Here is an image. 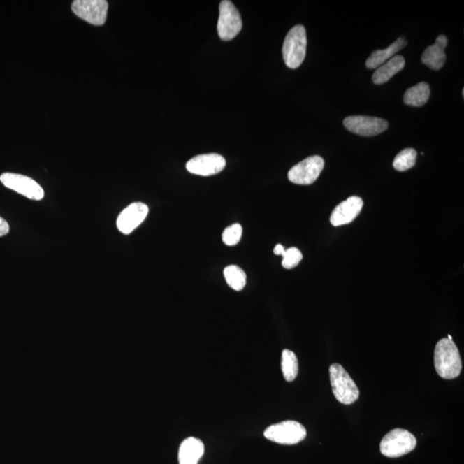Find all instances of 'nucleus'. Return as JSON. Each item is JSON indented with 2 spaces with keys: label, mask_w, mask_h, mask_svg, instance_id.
Masks as SVG:
<instances>
[{
  "label": "nucleus",
  "mask_w": 464,
  "mask_h": 464,
  "mask_svg": "<svg viewBox=\"0 0 464 464\" xmlns=\"http://www.w3.org/2000/svg\"><path fill=\"white\" fill-rule=\"evenodd\" d=\"M282 369L283 376L287 382L296 379L298 373V361L293 351L288 349L282 351Z\"/></svg>",
  "instance_id": "aec40b11"
},
{
  "label": "nucleus",
  "mask_w": 464,
  "mask_h": 464,
  "mask_svg": "<svg viewBox=\"0 0 464 464\" xmlns=\"http://www.w3.org/2000/svg\"><path fill=\"white\" fill-rule=\"evenodd\" d=\"M447 339H449V340H452L451 335H449Z\"/></svg>",
  "instance_id": "a878e982"
},
{
  "label": "nucleus",
  "mask_w": 464,
  "mask_h": 464,
  "mask_svg": "<svg viewBox=\"0 0 464 464\" xmlns=\"http://www.w3.org/2000/svg\"><path fill=\"white\" fill-rule=\"evenodd\" d=\"M108 3L106 0H75L72 10L75 15L89 24L100 26L106 22Z\"/></svg>",
  "instance_id": "1a4fd4ad"
},
{
  "label": "nucleus",
  "mask_w": 464,
  "mask_h": 464,
  "mask_svg": "<svg viewBox=\"0 0 464 464\" xmlns=\"http://www.w3.org/2000/svg\"><path fill=\"white\" fill-rule=\"evenodd\" d=\"M417 152L413 148L403 150L396 156L393 166L398 171H406L414 166L416 163Z\"/></svg>",
  "instance_id": "412c9836"
},
{
  "label": "nucleus",
  "mask_w": 464,
  "mask_h": 464,
  "mask_svg": "<svg viewBox=\"0 0 464 464\" xmlns=\"http://www.w3.org/2000/svg\"><path fill=\"white\" fill-rule=\"evenodd\" d=\"M448 39L444 35L437 36L435 43L429 46L422 55L421 61L424 65L433 70L439 71L447 61L445 48L447 47Z\"/></svg>",
  "instance_id": "4468645a"
},
{
  "label": "nucleus",
  "mask_w": 464,
  "mask_h": 464,
  "mask_svg": "<svg viewBox=\"0 0 464 464\" xmlns=\"http://www.w3.org/2000/svg\"><path fill=\"white\" fill-rule=\"evenodd\" d=\"M407 41L401 37L393 43L390 46L383 50L374 51L370 57L366 61V67L369 69L379 68V66L387 62L389 59H391L398 52L403 50L406 47Z\"/></svg>",
  "instance_id": "f3484780"
},
{
  "label": "nucleus",
  "mask_w": 464,
  "mask_h": 464,
  "mask_svg": "<svg viewBox=\"0 0 464 464\" xmlns=\"http://www.w3.org/2000/svg\"><path fill=\"white\" fill-rule=\"evenodd\" d=\"M307 36L303 25H296L288 32L283 44V58L287 67L297 69L306 55Z\"/></svg>",
  "instance_id": "7ed1b4c3"
},
{
  "label": "nucleus",
  "mask_w": 464,
  "mask_h": 464,
  "mask_svg": "<svg viewBox=\"0 0 464 464\" xmlns=\"http://www.w3.org/2000/svg\"><path fill=\"white\" fill-rule=\"evenodd\" d=\"M434 365L437 374L444 379H454L462 370V361L454 340L444 338L437 343L434 351Z\"/></svg>",
  "instance_id": "f257e3e1"
},
{
  "label": "nucleus",
  "mask_w": 464,
  "mask_h": 464,
  "mask_svg": "<svg viewBox=\"0 0 464 464\" xmlns=\"http://www.w3.org/2000/svg\"><path fill=\"white\" fill-rule=\"evenodd\" d=\"M285 249H284V247L282 245H277L275 249H274V253L277 254V256H282L285 252Z\"/></svg>",
  "instance_id": "393cba45"
},
{
  "label": "nucleus",
  "mask_w": 464,
  "mask_h": 464,
  "mask_svg": "<svg viewBox=\"0 0 464 464\" xmlns=\"http://www.w3.org/2000/svg\"><path fill=\"white\" fill-rule=\"evenodd\" d=\"M307 435L306 429L300 423L287 421L269 426L265 430L266 439L282 444H296Z\"/></svg>",
  "instance_id": "39448f33"
},
{
  "label": "nucleus",
  "mask_w": 464,
  "mask_h": 464,
  "mask_svg": "<svg viewBox=\"0 0 464 464\" xmlns=\"http://www.w3.org/2000/svg\"><path fill=\"white\" fill-rule=\"evenodd\" d=\"M343 124L350 132L365 137L376 136L389 126L388 122L384 119L364 115L349 116L344 119Z\"/></svg>",
  "instance_id": "9d476101"
},
{
  "label": "nucleus",
  "mask_w": 464,
  "mask_h": 464,
  "mask_svg": "<svg viewBox=\"0 0 464 464\" xmlns=\"http://www.w3.org/2000/svg\"><path fill=\"white\" fill-rule=\"evenodd\" d=\"M9 231V224L2 217H0V237H3V235L8 234Z\"/></svg>",
  "instance_id": "b1692460"
},
{
  "label": "nucleus",
  "mask_w": 464,
  "mask_h": 464,
  "mask_svg": "<svg viewBox=\"0 0 464 464\" xmlns=\"http://www.w3.org/2000/svg\"><path fill=\"white\" fill-rule=\"evenodd\" d=\"M204 451V444L201 440L194 437H188L180 445L179 464H198Z\"/></svg>",
  "instance_id": "2eb2a0df"
},
{
  "label": "nucleus",
  "mask_w": 464,
  "mask_h": 464,
  "mask_svg": "<svg viewBox=\"0 0 464 464\" xmlns=\"http://www.w3.org/2000/svg\"><path fill=\"white\" fill-rule=\"evenodd\" d=\"M226 166L224 157L217 153L201 154L191 159L186 164L187 171L190 173L209 177L222 172Z\"/></svg>",
  "instance_id": "9b49d317"
},
{
  "label": "nucleus",
  "mask_w": 464,
  "mask_h": 464,
  "mask_svg": "<svg viewBox=\"0 0 464 464\" xmlns=\"http://www.w3.org/2000/svg\"><path fill=\"white\" fill-rule=\"evenodd\" d=\"M282 257L283 267L287 269H291L297 267L298 263H300L303 259V254L300 250L293 247V248L285 250V252L282 254Z\"/></svg>",
  "instance_id": "5701e85b"
},
{
  "label": "nucleus",
  "mask_w": 464,
  "mask_h": 464,
  "mask_svg": "<svg viewBox=\"0 0 464 464\" xmlns=\"http://www.w3.org/2000/svg\"><path fill=\"white\" fill-rule=\"evenodd\" d=\"M405 59L402 55H396L385 62L373 73L372 81L375 85L386 83L396 73L401 72L405 66Z\"/></svg>",
  "instance_id": "dca6fc26"
},
{
  "label": "nucleus",
  "mask_w": 464,
  "mask_h": 464,
  "mask_svg": "<svg viewBox=\"0 0 464 464\" xmlns=\"http://www.w3.org/2000/svg\"><path fill=\"white\" fill-rule=\"evenodd\" d=\"M333 393L338 402L350 405L356 402L359 391L356 384L342 365L335 363L329 368Z\"/></svg>",
  "instance_id": "f03ea898"
},
{
  "label": "nucleus",
  "mask_w": 464,
  "mask_h": 464,
  "mask_svg": "<svg viewBox=\"0 0 464 464\" xmlns=\"http://www.w3.org/2000/svg\"><path fill=\"white\" fill-rule=\"evenodd\" d=\"M417 440L407 430L396 428L388 433L380 443L381 454L387 458H400L414 450Z\"/></svg>",
  "instance_id": "20e7f679"
},
{
  "label": "nucleus",
  "mask_w": 464,
  "mask_h": 464,
  "mask_svg": "<svg viewBox=\"0 0 464 464\" xmlns=\"http://www.w3.org/2000/svg\"><path fill=\"white\" fill-rule=\"evenodd\" d=\"M324 166V160L321 157H309L291 168L288 172V179L294 184H312L319 177Z\"/></svg>",
  "instance_id": "0eeeda50"
},
{
  "label": "nucleus",
  "mask_w": 464,
  "mask_h": 464,
  "mask_svg": "<svg viewBox=\"0 0 464 464\" xmlns=\"http://www.w3.org/2000/svg\"><path fill=\"white\" fill-rule=\"evenodd\" d=\"M149 212L147 205L136 202L129 205L121 212L117 219V227L123 234H130L143 223Z\"/></svg>",
  "instance_id": "f8f14e48"
},
{
  "label": "nucleus",
  "mask_w": 464,
  "mask_h": 464,
  "mask_svg": "<svg viewBox=\"0 0 464 464\" xmlns=\"http://www.w3.org/2000/svg\"><path fill=\"white\" fill-rule=\"evenodd\" d=\"M431 94L430 86L426 82L413 86L405 92L403 96L404 103L413 107H421L424 106Z\"/></svg>",
  "instance_id": "a211bd4d"
},
{
  "label": "nucleus",
  "mask_w": 464,
  "mask_h": 464,
  "mask_svg": "<svg viewBox=\"0 0 464 464\" xmlns=\"http://www.w3.org/2000/svg\"><path fill=\"white\" fill-rule=\"evenodd\" d=\"M364 205L361 198L351 196L340 203L331 216V223L334 226H344L353 222L361 213Z\"/></svg>",
  "instance_id": "ddd939ff"
},
{
  "label": "nucleus",
  "mask_w": 464,
  "mask_h": 464,
  "mask_svg": "<svg viewBox=\"0 0 464 464\" xmlns=\"http://www.w3.org/2000/svg\"><path fill=\"white\" fill-rule=\"evenodd\" d=\"M224 276L226 278L228 285L235 291H242L246 285V274L238 266H228V267L224 268Z\"/></svg>",
  "instance_id": "6ab92c4d"
},
{
  "label": "nucleus",
  "mask_w": 464,
  "mask_h": 464,
  "mask_svg": "<svg viewBox=\"0 0 464 464\" xmlns=\"http://www.w3.org/2000/svg\"><path fill=\"white\" fill-rule=\"evenodd\" d=\"M242 22L240 13L230 0H223L219 5V17L217 29L223 41H231L240 33Z\"/></svg>",
  "instance_id": "423d86ee"
},
{
  "label": "nucleus",
  "mask_w": 464,
  "mask_h": 464,
  "mask_svg": "<svg viewBox=\"0 0 464 464\" xmlns=\"http://www.w3.org/2000/svg\"><path fill=\"white\" fill-rule=\"evenodd\" d=\"M242 228L241 224H234L224 231L222 239L224 245L234 246L241 240Z\"/></svg>",
  "instance_id": "4be33fe9"
},
{
  "label": "nucleus",
  "mask_w": 464,
  "mask_h": 464,
  "mask_svg": "<svg viewBox=\"0 0 464 464\" xmlns=\"http://www.w3.org/2000/svg\"><path fill=\"white\" fill-rule=\"evenodd\" d=\"M3 186L15 191L28 199L40 201L43 199L44 190L38 182L31 177L20 174L3 173L0 175Z\"/></svg>",
  "instance_id": "6e6552de"
}]
</instances>
